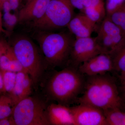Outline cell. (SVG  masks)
I'll use <instances>...</instances> for the list:
<instances>
[{"instance_id": "f1b7e54d", "label": "cell", "mask_w": 125, "mask_h": 125, "mask_svg": "<svg viewBox=\"0 0 125 125\" xmlns=\"http://www.w3.org/2000/svg\"><path fill=\"white\" fill-rule=\"evenodd\" d=\"M6 44V43L3 42H0V58L4 51Z\"/></svg>"}, {"instance_id": "2e32d148", "label": "cell", "mask_w": 125, "mask_h": 125, "mask_svg": "<svg viewBox=\"0 0 125 125\" xmlns=\"http://www.w3.org/2000/svg\"><path fill=\"white\" fill-rule=\"evenodd\" d=\"M112 57L113 71L117 74L120 80L125 78V42Z\"/></svg>"}, {"instance_id": "cb8c5ba5", "label": "cell", "mask_w": 125, "mask_h": 125, "mask_svg": "<svg viewBox=\"0 0 125 125\" xmlns=\"http://www.w3.org/2000/svg\"><path fill=\"white\" fill-rule=\"evenodd\" d=\"M120 80L121 86L119 88V91L123 103L122 107H125V78Z\"/></svg>"}, {"instance_id": "484cf974", "label": "cell", "mask_w": 125, "mask_h": 125, "mask_svg": "<svg viewBox=\"0 0 125 125\" xmlns=\"http://www.w3.org/2000/svg\"><path fill=\"white\" fill-rule=\"evenodd\" d=\"M2 10L4 11V13L10 12L11 11V8H10L9 0L6 1L4 2L2 6Z\"/></svg>"}, {"instance_id": "5b68a950", "label": "cell", "mask_w": 125, "mask_h": 125, "mask_svg": "<svg viewBox=\"0 0 125 125\" xmlns=\"http://www.w3.org/2000/svg\"><path fill=\"white\" fill-rule=\"evenodd\" d=\"M36 92L13 107L11 115L15 125H50L47 108L51 102Z\"/></svg>"}, {"instance_id": "4316f807", "label": "cell", "mask_w": 125, "mask_h": 125, "mask_svg": "<svg viewBox=\"0 0 125 125\" xmlns=\"http://www.w3.org/2000/svg\"><path fill=\"white\" fill-rule=\"evenodd\" d=\"M4 93V85L2 75L0 72V94Z\"/></svg>"}, {"instance_id": "603a6c76", "label": "cell", "mask_w": 125, "mask_h": 125, "mask_svg": "<svg viewBox=\"0 0 125 125\" xmlns=\"http://www.w3.org/2000/svg\"><path fill=\"white\" fill-rule=\"evenodd\" d=\"M74 9L75 8L83 12L84 10L91 5L92 0H67Z\"/></svg>"}, {"instance_id": "ac0fdd59", "label": "cell", "mask_w": 125, "mask_h": 125, "mask_svg": "<svg viewBox=\"0 0 125 125\" xmlns=\"http://www.w3.org/2000/svg\"><path fill=\"white\" fill-rule=\"evenodd\" d=\"M82 13L96 24L102 22L106 16L105 4L99 5L90 6L85 8Z\"/></svg>"}, {"instance_id": "3957f363", "label": "cell", "mask_w": 125, "mask_h": 125, "mask_svg": "<svg viewBox=\"0 0 125 125\" xmlns=\"http://www.w3.org/2000/svg\"><path fill=\"white\" fill-rule=\"evenodd\" d=\"M38 42L48 69L64 68L69 64L74 39L66 33L41 34Z\"/></svg>"}, {"instance_id": "ffe728a7", "label": "cell", "mask_w": 125, "mask_h": 125, "mask_svg": "<svg viewBox=\"0 0 125 125\" xmlns=\"http://www.w3.org/2000/svg\"><path fill=\"white\" fill-rule=\"evenodd\" d=\"M125 33V4L111 13L106 15Z\"/></svg>"}, {"instance_id": "6da1fadb", "label": "cell", "mask_w": 125, "mask_h": 125, "mask_svg": "<svg viewBox=\"0 0 125 125\" xmlns=\"http://www.w3.org/2000/svg\"><path fill=\"white\" fill-rule=\"evenodd\" d=\"M86 76L78 68L68 65L61 70L47 71L39 88L47 100L66 106L76 103L82 93Z\"/></svg>"}, {"instance_id": "5bb4252c", "label": "cell", "mask_w": 125, "mask_h": 125, "mask_svg": "<svg viewBox=\"0 0 125 125\" xmlns=\"http://www.w3.org/2000/svg\"><path fill=\"white\" fill-rule=\"evenodd\" d=\"M97 32L104 34L113 39L119 47L125 42V33L106 16L98 27Z\"/></svg>"}, {"instance_id": "4dcf8cb0", "label": "cell", "mask_w": 125, "mask_h": 125, "mask_svg": "<svg viewBox=\"0 0 125 125\" xmlns=\"http://www.w3.org/2000/svg\"><path fill=\"white\" fill-rule=\"evenodd\" d=\"M28 0H26V1H28Z\"/></svg>"}, {"instance_id": "30bf717a", "label": "cell", "mask_w": 125, "mask_h": 125, "mask_svg": "<svg viewBox=\"0 0 125 125\" xmlns=\"http://www.w3.org/2000/svg\"><path fill=\"white\" fill-rule=\"evenodd\" d=\"M50 125H75L71 107L50 102L47 108Z\"/></svg>"}, {"instance_id": "9c48e42d", "label": "cell", "mask_w": 125, "mask_h": 125, "mask_svg": "<svg viewBox=\"0 0 125 125\" xmlns=\"http://www.w3.org/2000/svg\"><path fill=\"white\" fill-rule=\"evenodd\" d=\"M79 71L85 76H93L106 73L113 71L111 56L101 53L81 64Z\"/></svg>"}, {"instance_id": "9a60e30c", "label": "cell", "mask_w": 125, "mask_h": 125, "mask_svg": "<svg viewBox=\"0 0 125 125\" xmlns=\"http://www.w3.org/2000/svg\"><path fill=\"white\" fill-rule=\"evenodd\" d=\"M0 70L16 73L27 72L16 57L12 47L7 44L0 58Z\"/></svg>"}, {"instance_id": "d6986e66", "label": "cell", "mask_w": 125, "mask_h": 125, "mask_svg": "<svg viewBox=\"0 0 125 125\" xmlns=\"http://www.w3.org/2000/svg\"><path fill=\"white\" fill-rule=\"evenodd\" d=\"M0 72L3 80L4 93H8L7 96L9 97L12 93L15 85L17 73L0 70Z\"/></svg>"}, {"instance_id": "44dd1931", "label": "cell", "mask_w": 125, "mask_h": 125, "mask_svg": "<svg viewBox=\"0 0 125 125\" xmlns=\"http://www.w3.org/2000/svg\"><path fill=\"white\" fill-rule=\"evenodd\" d=\"M2 23L5 28L10 31L12 30L18 21V18L10 12L4 13L2 18Z\"/></svg>"}, {"instance_id": "7402d4cb", "label": "cell", "mask_w": 125, "mask_h": 125, "mask_svg": "<svg viewBox=\"0 0 125 125\" xmlns=\"http://www.w3.org/2000/svg\"><path fill=\"white\" fill-rule=\"evenodd\" d=\"M125 2V0H107L105 5L106 14L120 8Z\"/></svg>"}, {"instance_id": "83f0119b", "label": "cell", "mask_w": 125, "mask_h": 125, "mask_svg": "<svg viewBox=\"0 0 125 125\" xmlns=\"http://www.w3.org/2000/svg\"><path fill=\"white\" fill-rule=\"evenodd\" d=\"M3 23H2V19L1 11L0 10V33L2 32H4L5 30L3 28Z\"/></svg>"}, {"instance_id": "d4e9b609", "label": "cell", "mask_w": 125, "mask_h": 125, "mask_svg": "<svg viewBox=\"0 0 125 125\" xmlns=\"http://www.w3.org/2000/svg\"><path fill=\"white\" fill-rule=\"evenodd\" d=\"M11 10H15L19 5V0H9Z\"/></svg>"}, {"instance_id": "7c38bea8", "label": "cell", "mask_w": 125, "mask_h": 125, "mask_svg": "<svg viewBox=\"0 0 125 125\" xmlns=\"http://www.w3.org/2000/svg\"><path fill=\"white\" fill-rule=\"evenodd\" d=\"M51 0H28L18 15L20 22L34 21L42 18Z\"/></svg>"}, {"instance_id": "277c9868", "label": "cell", "mask_w": 125, "mask_h": 125, "mask_svg": "<svg viewBox=\"0 0 125 125\" xmlns=\"http://www.w3.org/2000/svg\"><path fill=\"white\" fill-rule=\"evenodd\" d=\"M12 47L14 53L20 64L29 75L35 91L46 72L48 69L44 58L31 40L21 37L15 41Z\"/></svg>"}, {"instance_id": "8fae6325", "label": "cell", "mask_w": 125, "mask_h": 125, "mask_svg": "<svg viewBox=\"0 0 125 125\" xmlns=\"http://www.w3.org/2000/svg\"><path fill=\"white\" fill-rule=\"evenodd\" d=\"M67 27L76 38L91 37L93 32L98 29L97 24L83 13L74 16Z\"/></svg>"}, {"instance_id": "52a82bcc", "label": "cell", "mask_w": 125, "mask_h": 125, "mask_svg": "<svg viewBox=\"0 0 125 125\" xmlns=\"http://www.w3.org/2000/svg\"><path fill=\"white\" fill-rule=\"evenodd\" d=\"M101 53L96 37L76 38L72 48L68 65L78 68L83 62Z\"/></svg>"}, {"instance_id": "1f68e13d", "label": "cell", "mask_w": 125, "mask_h": 125, "mask_svg": "<svg viewBox=\"0 0 125 125\" xmlns=\"http://www.w3.org/2000/svg\"></svg>"}, {"instance_id": "f546056e", "label": "cell", "mask_w": 125, "mask_h": 125, "mask_svg": "<svg viewBox=\"0 0 125 125\" xmlns=\"http://www.w3.org/2000/svg\"><path fill=\"white\" fill-rule=\"evenodd\" d=\"M6 0H0V10L1 11L2 10V6H3L4 2Z\"/></svg>"}, {"instance_id": "8992f818", "label": "cell", "mask_w": 125, "mask_h": 125, "mask_svg": "<svg viewBox=\"0 0 125 125\" xmlns=\"http://www.w3.org/2000/svg\"><path fill=\"white\" fill-rule=\"evenodd\" d=\"M74 8L67 0H51L45 13L33 25L42 30H51L67 27L74 17Z\"/></svg>"}, {"instance_id": "e0dca14e", "label": "cell", "mask_w": 125, "mask_h": 125, "mask_svg": "<svg viewBox=\"0 0 125 125\" xmlns=\"http://www.w3.org/2000/svg\"><path fill=\"white\" fill-rule=\"evenodd\" d=\"M107 125H125V112L120 108L103 110Z\"/></svg>"}, {"instance_id": "4fadbf2b", "label": "cell", "mask_w": 125, "mask_h": 125, "mask_svg": "<svg viewBox=\"0 0 125 125\" xmlns=\"http://www.w3.org/2000/svg\"><path fill=\"white\" fill-rule=\"evenodd\" d=\"M33 89V83L29 75L24 72L17 73L15 85L9 97L13 106L20 101L31 95Z\"/></svg>"}, {"instance_id": "ba28073f", "label": "cell", "mask_w": 125, "mask_h": 125, "mask_svg": "<svg viewBox=\"0 0 125 125\" xmlns=\"http://www.w3.org/2000/svg\"><path fill=\"white\" fill-rule=\"evenodd\" d=\"M70 107L75 125H107L102 109L81 104Z\"/></svg>"}, {"instance_id": "7a4b0ae2", "label": "cell", "mask_w": 125, "mask_h": 125, "mask_svg": "<svg viewBox=\"0 0 125 125\" xmlns=\"http://www.w3.org/2000/svg\"><path fill=\"white\" fill-rule=\"evenodd\" d=\"M82 95L76 100L78 104L92 105L102 110L118 107L123 103L115 80L107 73L86 76Z\"/></svg>"}]
</instances>
